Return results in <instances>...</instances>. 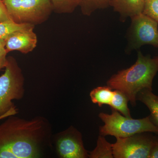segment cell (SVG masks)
<instances>
[{
  "instance_id": "cell-21",
  "label": "cell",
  "mask_w": 158,
  "mask_h": 158,
  "mask_svg": "<svg viewBox=\"0 0 158 158\" xmlns=\"http://www.w3.org/2000/svg\"><path fill=\"white\" fill-rule=\"evenodd\" d=\"M149 158H158V142L156 141L151 151Z\"/></svg>"
},
{
  "instance_id": "cell-11",
  "label": "cell",
  "mask_w": 158,
  "mask_h": 158,
  "mask_svg": "<svg viewBox=\"0 0 158 158\" xmlns=\"http://www.w3.org/2000/svg\"><path fill=\"white\" fill-rule=\"evenodd\" d=\"M152 90L144 89L137 95V100L140 101L147 106L150 111V118L158 127V96L154 94Z\"/></svg>"
},
{
  "instance_id": "cell-15",
  "label": "cell",
  "mask_w": 158,
  "mask_h": 158,
  "mask_svg": "<svg viewBox=\"0 0 158 158\" xmlns=\"http://www.w3.org/2000/svg\"><path fill=\"white\" fill-rule=\"evenodd\" d=\"M111 0H81L79 6L82 13L90 15L97 9H105L110 6Z\"/></svg>"
},
{
  "instance_id": "cell-10",
  "label": "cell",
  "mask_w": 158,
  "mask_h": 158,
  "mask_svg": "<svg viewBox=\"0 0 158 158\" xmlns=\"http://www.w3.org/2000/svg\"><path fill=\"white\" fill-rule=\"evenodd\" d=\"M145 0H111L110 6L120 15L124 22L128 17L132 18L142 13Z\"/></svg>"
},
{
  "instance_id": "cell-7",
  "label": "cell",
  "mask_w": 158,
  "mask_h": 158,
  "mask_svg": "<svg viewBox=\"0 0 158 158\" xmlns=\"http://www.w3.org/2000/svg\"><path fill=\"white\" fill-rule=\"evenodd\" d=\"M113 144V156L115 158H149L150 153L156 142L142 133L126 138H116Z\"/></svg>"
},
{
  "instance_id": "cell-20",
  "label": "cell",
  "mask_w": 158,
  "mask_h": 158,
  "mask_svg": "<svg viewBox=\"0 0 158 158\" xmlns=\"http://www.w3.org/2000/svg\"><path fill=\"white\" fill-rule=\"evenodd\" d=\"M14 22L9 15L3 0H0V23Z\"/></svg>"
},
{
  "instance_id": "cell-16",
  "label": "cell",
  "mask_w": 158,
  "mask_h": 158,
  "mask_svg": "<svg viewBox=\"0 0 158 158\" xmlns=\"http://www.w3.org/2000/svg\"><path fill=\"white\" fill-rule=\"evenodd\" d=\"M53 10L59 13H71L80 5L81 0H50Z\"/></svg>"
},
{
  "instance_id": "cell-17",
  "label": "cell",
  "mask_w": 158,
  "mask_h": 158,
  "mask_svg": "<svg viewBox=\"0 0 158 158\" xmlns=\"http://www.w3.org/2000/svg\"><path fill=\"white\" fill-rule=\"evenodd\" d=\"M35 26L29 23H17L14 22L0 23V38L7 37L15 31Z\"/></svg>"
},
{
  "instance_id": "cell-1",
  "label": "cell",
  "mask_w": 158,
  "mask_h": 158,
  "mask_svg": "<svg viewBox=\"0 0 158 158\" xmlns=\"http://www.w3.org/2000/svg\"><path fill=\"white\" fill-rule=\"evenodd\" d=\"M52 133L50 123L42 116H9L0 124V158L41 157L51 145Z\"/></svg>"
},
{
  "instance_id": "cell-5",
  "label": "cell",
  "mask_w": 158,
  "mask_h": 158,
  "mask_svg": "<svg viewBox=\"0 0 158 158\" xmlns=\"http://www.w3.org/2000/svg\"><path fill=\"white\" fill-rule=\"evenodd\" d=\"M9 15L17 23L39 24L54 11L50 0H3Z\"/></svg>"
},
{
  "instance_id": "cell-9",
  "label": "cell",
  "mask_w": 158,
  "mask_h": 158,
  "mask_svg": "<svg viewBox=\"0 0 158 158\" xmlns=\"http://www.w3.org/2000/svg\"><path fill=\"white\" fill-rule=\"evenodd\" d=\"M35 26L13 32L6 39V51H18L23 54L32 52L37 46V35L34 32Z\"/></svg>"
},
{
  "instance_id": "cell-22",
  "label": "cell",
  "mask_w": 158,
  "mask_h": 158,
  "mask_svg": "<svg viewBox=\"0 0 158 158\" xmlns=\"http://www.w3.org/2000/svg\"><path fill=\"white\" fill-rule=\"evenodd\" d=\"M2 118H0V120H2Z\"/></svg>"
},
{
  "instance_id": "cell-2",
  "label": "cell",
  "mask_w": 158,
  "mask_h": 158,
  "mask_svg": "<svg viewBox=\"0 0 158 158\" xmlns=\"http://www.w3.org/2000/svg\"><path fill=\"white\" fill-rule=\"evenodd\" d=\"M158 72V56H144L139 52L135 63L130 68L113 75L107 83L113 90L124 94L133 106L136 105L137 95L141 90H152L153 80Z\"/></svg>"
},
{
  "instance_id": "cell-12",
  "label": "cell",
  "mask_w": 158,
  "mask_h": 158,
  "mask_svg": "<svg viewBox=\"0 0 158 158\" xmlns=\"http://www.w3.org/2000/svg\"><path fill=\"white\" fill-rule=\"evenodd\" d=\"M113 89L109 86L98 87L93 89L90 93L91 101L99 107L104 105H110L113 95Z\"/></svg>"
},
{
  "instance_id": "cell-13",
  "label": "cell",
  "mask_w": 158,
  "mask_h": 158,
  "mask_svg": "<svg viewBox=\"0 0 158 158\" xmlns=\"http://www.w3.org/2000/svg\"><path fill=\"white\" fill-rule=\"evenodd\" d=\"M129 99L127 96L120 90H113V95L110 106L111 109L118 111L123 116L132 118L128 107Z\"/></svg>"
},
{
  "instance_id": "cell-19",
  "label": "cell",
  "mask_w": 158,
  "mask_h": 158,
  "mask_svg": "<svg viewBox=\"0 0 158 158\" xmlns=\"http://www.w3.org/2000/svg\"><path fill=\"white\" fill-rule=\"evenodd\" d=\"M6 38H0V70L5 68L7 65L8 58L6 56L8 52L6 48Z\"/></svg>"
},
{
  "instance_id": "cell-18",
  "label": "cell",
  "mask_w": 158,
  "mask_h": 158,
  "mask_svg": "<svg viewBox=\"0 0 158 158\" xmlns=\"http://www.w3.org/2000/svg\"><path fill=\"white\" fill-rule=\"evenodd\" d=\"M142 13L158 23V0H145Z\"/></svg>"
},
{
  "instance_id": "cell-8",
  "label": "cell",
  "mask_w": 158,
  "mask_h": 158,
  "mask_svg": "<svg viewBox=\"0 0 158 158\" xmlns=\"http://www.w3.org/2000/svg\"><path fill=\"white\" fill-rule=\"evenodd\" d=\"M54 141L60 158H89V153L84 146L81 133L72 126L57 133L54 136Z\"/></svg>"
},
{
  "instance_id": "cell-6",
  "label": "cell",
  "mask_w": 158,
  "mask_h": 158,
  "mask_svg": "<svg viewBox=\"0 0 158 158\" xmlns=\"http://www.w3.org/2000/svg\"><path fill=\"white\" fill-rule=\"evenodd\" d=\"M129 33V50L150 44L158 47V23L141 13L131 18Z\"/></svg>"
},
{
  "instance_id": "cell-3",
  "label": "cell",
  "mask_w": 158,
  "mask_h": 158,
  "mask_svg": "<svg viewBox=\"0 0 158 158\" xmlns=\"http://www.w3.org/2000/svg\"><path fill=\"white\" fill-rule=\"evenodd\" d=\"M25 79L16 60L8 58L4 73L0 76V118L15 115L18 109L13 100H19L24 96Z\"/></svg>"
},
{
  "instance_id": "cell-4",
  "label": "cell",
  "mask_w": 158,
  "mask_h": 158,
  "mask_svg": "<svg viewBox=\"0 0 158 158\" xmlns=\"http://www.w3.org/2000/svg\"><path fill=\"white\" fill-rule=\"evenodd\" d=\"M99 117L104 125L99 128V135H111L116 138H126L135 134L153 132L158 134V127L150 116L141 119H133L122 115L112 109L111 114L101 113Z\"/></svg>"
},
{
  "instance_id": "cell-14",
  "label": "cell",
  "mask_w": 158,
  "mask_h": 158,
  "mask_svg": "<svg viewBox=\"0 0 158 158\" xmlns=\"http://www.w3.org/2000/svg\"><path fill=\"white\" fill-rule=\"evenodd\" d=\"M90 158H113V144H110L105 139L104 136H98L96 148L89 153Z\"/></svg>"
}]
</instances>
